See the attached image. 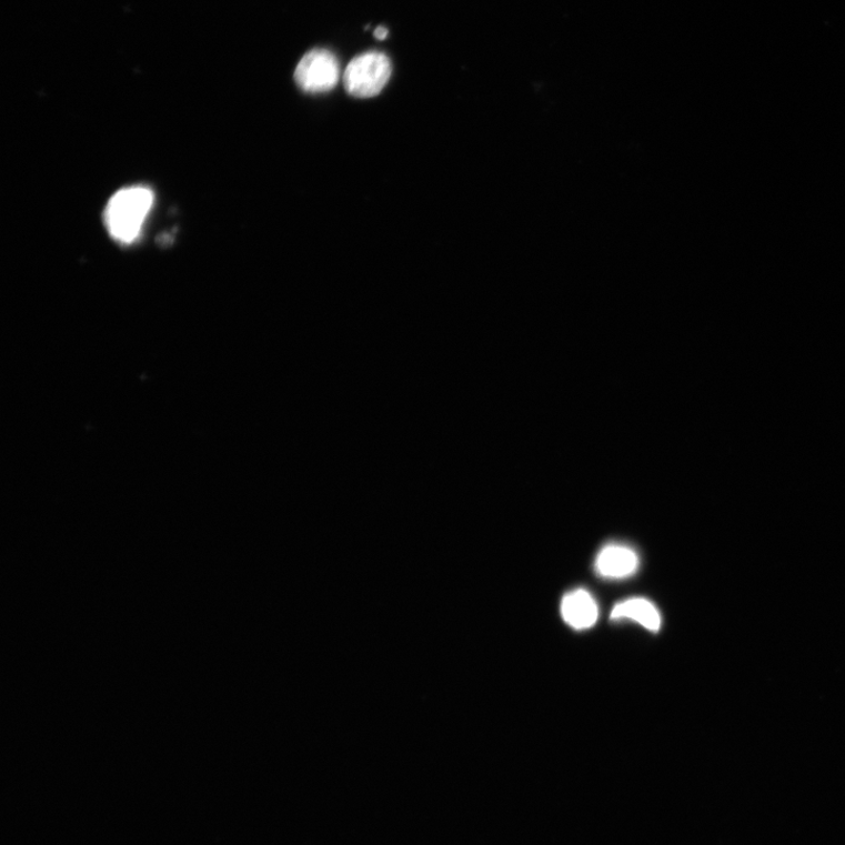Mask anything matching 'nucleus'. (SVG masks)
<instances>
[{
    "instance_id": "6",
    "label": "nucleus",
    "mask_w": 845,
    "mask_h": 845,
    "mask_svg": "<svg viewBox=\"0 0 845 845\" xmlns=\"http://www.w3.org/2000/svg\"><path fill=\"white\" fill-rule=\"evenodd\" d=\"M613 621L631 620L651 632H658L662 627V616L657 608L644 597H632L624 603L616 604L611 613Z\"/></svg>"
},
{
    "instance_id": "3",
    "label": "nucleus",
    "mask_w": 845,
    "mask_h": 845,
    "mask_svg": "<svg viewBox=\"0 0 845 845\" xmlns=\"http://www.w3.org/2000/svg\"><path fill=\"white\" fill-rule=\"evenodd\" d=\"M339 60L331 51L316 49L300 61L294 78L298 87L306 93L332 91L340 80Z\"/></svg>"
},
{
    "instance_id": "5",
    "label": "nucleus",
    "mask_w": 845,
    "mask_h": 845,
    "mask_svg": "<svg viewBox=\"0 0 845 845\" xmlns=\"http://www.w3.org/2000/svg\"><path fill=\"white\" fill-rule=\"evenodd\" d=\"M564 622L574 630H587L595 625L600 608L585 590H575L564 596L561 606Z\"/></svg>"
},
{
    "instance_id": "2",
    "label": "nucleus",
    "mask_w": 845,
    "mask_h": 845,
    "mask_svg": "<svg viewBox=\"0 0 845 845\" xmlns=\"http://www.w3.org/2000/svg\"><path fill=\"white\" fill-rule=\"evenodd\" d=\"M391 72L393 68L384 53L366 52L350 61L343 74L344 88L356 98L375 97L388 84Z\"/></svg>"
},
{
    "instance_id": "1",
    "label": "nucleus",
    "mask_w": 845,
    "mask_h": 845,
    "mask_svg": "<svg viewBox=\"0 0 845 845\" xmlns=\"http://www.w3.org/2000/svg\"><path fill=\"white\" fill-rule=\"evenodd\" d=\"M153 203V192L142 185H133L115 193L105 211V223L111 237L122 244L134 242Z\"/></svg>"
},
{
    "instance_id": "7",
    "label": "nucleus",
    "mask_w": 845,
    "mask_h": 845,
    "mask_svg": "<svg viewBox=\"0 0 845 845\" xmlns=\"http://www.w3.org/2000/svg\"><path fill=\"white\" fill-rule=\"evenodd\" d=\"M375 37L380 40H383L388 37V29L380 27L375 30Z\"/></svg>"
},
{
    "instance_id": "4",
    "label": "nucleus",
    "mask_w": 845,
    "mask_h": 845,
    "mask_svg": "<svg viewBox=\"0 0 845 845\" xmlns=\"http://www.w3.org/2000/svg\"><path fill=\"white\" fill-rule=\"evenodd\" d=\"M594 567L603 579L625 580L636 572L638 556L628 546L612 544L597 554Z\"/></svg>"
}]
</instances>
